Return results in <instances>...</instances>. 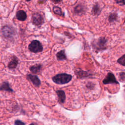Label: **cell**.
<instances>
[{
	"mask_svg": "<svg viewBox=\"0 0 125 125\" xmlns=\"http://www.w3.org/2000/svg\"><path fill=\"white\" fill-rule=\"evenodd\" d=\"M72 76L67 74H58L53 77L52 80L55 83L57 84H64L68 83L71 80Z\"/></svg>",
	"mask_w": 125,
	"mask_h": 125,
	"instance_id": "1",
	"label": "cell"
},
{
	"mask_svg": "<svg viewBox=\"0 0 125 125\" xmlns=\"http://www.w3.org/2000/svg\"><path fill=\"white\" fill-rule=\"evenodd\" d=\"M29 49L33 52L37 53L41 52L42 49V46L41 42L37 40L33 41L29 45Z\"/></svg>",
	"mask_w": 125,
	"mask_h": 125,
	"instance_id": "2",
	"label": "cell"
},
{
	"mask_svg": "<svg viewBox=\"0 0 125 125\" xmlns=\"http://www.w3.org/2000/svg\"><path fill=\"white\" fill-rule=\"evenodd\" d=\"M32 21L34 24L39 25L44 22L43 17L38 13H34L32 16Z\"/></svg>",
	"mask_w": 125,
	"mask_h": 125,
	"instance_id": "3",
	"label": "cell"
},
{
	"mask_svg": "<svg viewBox=\"0 0 125 125\" xmlns=\"http://www.w3.org/2000/svg\"><path fill=\"white\" fill-rule=\"evenodd\" d=\"M103 83L104 84H109V83H118L117 81L116 80L114 75L111 73H108L107 75L105 78L103 80Z\"/></svg>",
	"mask_w": 125,
	"mask_h": 125,
	"instance_id": "4",
	"label": "cell"
},
{
	"mask_svg": "<svg viewBox=\"0 0 125 125\" xmlns=\"http://www.w3.org/2000/svg\"><path fill=\"white\" fill-rule=\"evenodd\" d=\"M27 77L32 82L34 85L39 86L41 84V81L36 75L29 74L27 75Z\"/></svg>",
	"mask_w": 125,
	"mask_h": 125,
	"instance_id": "5",
	"label": "cell"
},
{
	"mask_svg": "<svg viewBox=\"0 0 125 125\" xmlns=\"http://www.w3.org/2000/svg\"><path fill=\"white\" fill-rule=\"evenodd\" d=\"M2 34L6 38H9L11 37L13 34V31L12 29L8 26H4L2 29Z\"/></svg>",
	"mask_w": 125,
	"mask_h": 125,
	"instance_id": "6",
	"label": "cell"
},
{
	"mask_svg": "<svg viewBox=\"0 0 125 125\" xmlns=\"http://www.w3.org/2000/svg\"><path fill=\"white\" fill-rule=\"evenodd\" d=\"M17 18L21 21H23L26 19L27 16L26 13L23 10H20L17 12L16 14Z\"/></svg>",
	"mask_w": 125,
	"mask_h": 125,
	"instance_id": "7",
	"label": "cell"
},
{
	"mask_svg": "<svg viewBox=\"0 0 125 125\" xmlns=\"http://www.w3.org/2000/svg\"><path fill=\"white\" fill-rule=\"evenodd\" d=\"M106 40L104 38H102L98 40L96 42V47L99 49H103L105 44Z\"/></svg>",
	"mask_w": 125,
	"mask_h": 125,
	"instance_id": "8",
	"label": "cell"
},
{
	"mask_svg": "<svg viewBox=\"0 0 125 125\" xmlns=\"http://www.w3.org/2000/svg\"><path fill=\"white\" fill-rule=\"evenodd\" d=\"M18 64V60L17 57L14 56L12 60L10 62L8 65V67L10 69H14L16 68Z\"/></svg>",
	"mask_w": 125,
	"mask_h": 125,
	"instance_id": "9",
	"label": "cell"
},
{
	"mask_svg": "<svg viewBox=\"0 0 125 125\" xmlns=\"http://www.w3.org/2000/svg\"><path fill=\"white\" fill-rule=\"evenodd\" d=\"M57 93L59 98V101L61 103H64L65 99V95L64 92L62 90L57 91Z\"/></svg>",
	"mask_w": 125,
	"mask_h": 125,
	"instance_id": "10",
	"label": "cell"
},
{
	"mask_svg": "<svg viewBox=\"0 0 125 125\" xmlns=\"http://www.w3.org/2000/svg\"><path fill=\"white\" fill-rule=\"evenodd\" d=\"M0 90L7 91L8 92H13L12 89L10 87L8 83L7 82H3L2 85L0 87Z\"/></svg>",
	"mask_w": 125,
	"mask_h": 125,
	"instance_id": "11",
	"label": "cell"
},
{
	"mask_svg": "<svg viewBox=\"0 0 125 125\" xmlns=\"http://www.w3.org/2000/svg\"><path fill=\"white\" fill-rule=\"evenodd\" d=\"M41 67L42 66L40 64H36L31 66L30 67V70L33 73L36 74L40 72L41 69Z\"/></svg>",
	"mask_w": 125,
	"mask_h": 125,
	"instance_id": "12",
	"label": "cell"
},
{
	"mask_svg": "<svg viewBox=\"0 0 125 125\" xmlns=\"http://www.w3.org/2000/svg\"><path fill=\"white\" fill-rule=\"evenodd\" d=\"M57 57L59 60H62L66 59V57L64 50H62L59 51L57 54Z\"/></svg>",
	"mask_w": 125,
	"mask_h": 125,
	"instance_id": "13",
	"label": "cell"
},
{
	"mask_svg": "<svg viewBox=\"0 0 125 125\" xmlns=\"http://www.w3.org/2000/svg\"><path fill=\"white\" fill-rule=\"evenodd\" d=\"M53 11L54 13H55L56 14H57L58 15L61 16V15H63L62 9L59 7L54 6L53 8Z\"/></svg>",
	"mask_w": 125,
	"mask_h": 125,
	"instance_id": "14",
	"label": "cell"
},
{
	"mask_svg": "<svg viewBox=\"0 0 125 125\" xmlns=\"http://www.w3.org/2000/svg\"><path fill=\"white\" fill-rule=\"evenodd\" d=\"M118 62L121 65L125 66V55L122 56L118 60Z\"/></svg>",
	"mask_w": 125,
	"mask_h": 125,
	"instance_id": "15",
	"label": "cell"
},
{
	"mask_svg": "<svg viewBox=\"0 0 125 125\" xmlns=\"http://www.w3.org/2000/svg\"><path fill=\"white\" fill-rule=\"evenodd\" d=\"M15 125H25V123L20 120H17L15 121Z\"/></svg>",
	"mask_w": 125,
	"mask_h": 125,
	"instance_id": "16",
	"label": "cell"
},
{
	"mask_svg": "<svg viewBox=\"0 0 125 125\" xmlns=\"http://www.w3.org/2000/svg\"><path fill=\"white\" fill-rule=\"evenodd\" d=\"M119 77L121 81H125V72H121L119 74Z\"/></svg>",
	"mask_w": 125,
	"mask_h": 125,
	"instance_id": "17",
	"label": "cell"
},
{
	"mask_svg": "<svg viewBox=\"0 0 125 125\" xmlns=\"http://www.w3.org/2000/svg\"><path fill=\"white\" fill-rule=\"evenodd\" d=\"M117 16L116 15H115V14H111L110 15V16H109V21H113L114 20H115L116 19V18Z\"/></svg>",
	"mask_w": 125,
	"mask_h": 125,
	"instance_id": "18",
	"label": "cell"
},
{
	"mask_svg": "<svg viewBox=\"0 0 125 125\" xmlns=\"http://www.w3.org/2000/svg\"><path fill=\"white\" fill-rule=\"evenodd\" d=\"M99 9V7L96 5H95L94 8H93V10H94V12H95V13L96 14L97 12V10Z\"/></svg>",
	"mask_w": 125,
	"mask_h": 125,
	"instance_id": "19",
	"label": "cell"
},
{
	"mask_svg": "<svg viewBox=\"0 0 125 125\" xmlns=\"http://www.w3.org/2000/svg\"><path fill=\"white\" fill-rule=\"evenodd\" d=\"M116 2L118 3H122L123 4H125V0L116 1Z\"/></svg>",
	"mask_w": 125,
	"mask_h": 125,
	"instance_id": "20",
	"label": "cell"
},
{
	"mask_svg": "<svg viewBox=\"0 0 125 125\" xmlns=\"http://www.w3.org/2000/svg\"><path fill=\"white\" fill-rule=\"evenodd\" d=\"M29 125H38L36 123H32L31 124H30Z\"/></svg>",
	"mask_w": 125,
	"mask_h": 125,
	"instance_id": "21",
	"label": "cell"
},
{
	"mask_svg": "<svg viewBox=\"0 0 125 125\" xmlns=\"http://www.w3.org/2000/svg\"><path fill=\"white\" fill-rule=\"evenodd\" d=\"M54 2H60V1H53Z\"/></svg>",
	"mask_w": 125,
	"mask_h": 125,
	"instance_id": "22",
	"label": "cell"
}]
</instances>
